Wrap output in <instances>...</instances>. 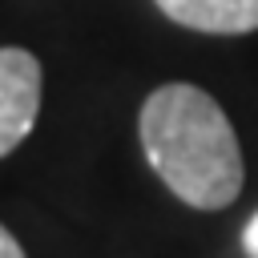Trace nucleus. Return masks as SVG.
Wrapping results in <instances>:
<instances>
[{
	"label": "nucleus",
	"instance_id": "nucleus-5",
	"mask_svg": "<svg viewBox=\"0 0 258 258\" xmlns=\"http://www.w3.org/2000/svg\"><path fill=\"white\" fill-rule=\"evenodd\" d=\"M242 246H246L250 258H258V214L246 222V230H242Z\"/></svg>",
	"mask_w": 258,
	"mask_h": 258
},
{
	"label": "nucleus",
	"instance_id": "nucleus-2",
	"mask_svg": "<svg viewBox=\"0 0 258 258\" xmlns=\"http://www.w3.org/2000/svg\"><path fill=\"white\" fill-rule=\"evenodd\" d=\"M40 60L28 48H0V157H8L40 113Z\"/></svg>",
	"mask_w": 258,
	"mask_h": 258
},
{
	"label": "nucleus",
	"instance_id": "nucleus-3",
	"mask_svg": "<svg viewBox=\"0 0 258 258\" xmlns=\"http://www.w3.org/2000/svg\"><path fill=\"white\" fill-rule=\"evenodd\" d=\"M173 24L214 36H242L258 28V0H153Z\"/></svg>",
	"mask_w": 258,
	"mask_h": 258
},
{
	"label": "nucleus",
	"instance_id": "nucleus-1",
	"mask_svg": "<svg viewBox=\"0 0 258 258\" xmlns=\"http://www.w3.org/2000/svg\"><path fill=\"white\" fill-rule=\"evenodd\" d=\"M149 169L194 210H226L242 194V149L222 105L185 81L153 89L137 117Z\"/></svg>",
	"mask_w": 258,
	"mask_h": 258
},
{
	"label": "nucleus",
	"instance_id": "nucleus-4",
	"mask_svg": "<svg viewBox=\"0 0 258 258\" xmlns=\"http://www.w3.org/2000/svg\"><path fill=\"white\" fill-rule=\"evenodd\" d=\"M0 258H28V254L20 250V242L8 234V226H0Z\"/></svg>",
	"mask_w": 258,
	"mask_h": 258
}]
</instances>
